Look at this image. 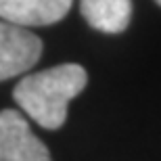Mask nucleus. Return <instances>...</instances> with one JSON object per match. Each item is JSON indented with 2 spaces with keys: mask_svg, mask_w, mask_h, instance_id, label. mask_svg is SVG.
<instances>
[{
  "mask_svg": "<svg viewBox=\"0 0 161 161\" xmlns=\"http://www.w3.org/2000/svg\"><path fill=\"white\" fill-rule=\"evenodd\" d=\"M88 73L78 63H63L30 73L15 86V103L38 125L59 130L67 119V107L86 88Z\"/></svg>",
  "mask_w": 161,
  "mask_h": 161,
  "instance_id": "nucleus-1",
  "label": "nucleus"
},
{
  "mask_svg": "<svg viewBox=\"0 0 161 161\" xmlns=\"http://www.w3.org/2000/svg\"><path fill=\"white\" fill-rule=\"evenodd\" d=\"M42 57V40L27 27L0 21V82L21 75Z\"/></svg>",
  "mask_w": 161,
  "mask_h": 161,
  "instance_id": "nucleus-2",
  "label": "nucleus"
},
{
  "mask_svg": "<svg viewBox=\"0 0 161 161\" xmlns=\"http://www.w3.org/2000/svg\"><path fill=\"white\" fill-rule=\"evenodd\" d=\"M0 161H53L48 147L15 109L0 111Z\"/></svg>",
  "mask_w": 161,
  "mask_h": 161,
  "instance_id": "nucleus-3",
  "label": "nucleus"
},
{
  "mask_svg": "<svg viewBox=\"0 0 161 161\" xmlns=\"http://www.w3.org/2000/svg\"><path fill=\"white\" fill-rule=\"evenodd\" d=\"M71 4L73 0H0V17L21 27L53 25L69 13Z\"/></svg>",
  "mask_w": 161,
  "mask_h": 161,
  "instance_id": "nucleus-4",
  "label": "nucleus"
},
{
  "mask_svg": "<svg viewBox=\"0 0 161 161\" xmlns=\"http://www.w3.org/2000/svg\"><path fill=\"white\" fill-rule=\"evenodd\" d=\"M86 23L103 34H121L130 25L132 0H80Z\"/></svg>",
  "mask_w": 161,
  "mask_h": 161,
  "instance_id": "nucleus-5",
  "label": "nucleus"
},
{
  "mask_svg": "<svg viewBox=\"0 0 161 161\" xmlns=\"http://www.w3.org/2000/svg\"><path fill=\"white\" fill-rule=\"evenodd\" d=\"M155 2H157V4H159V6H161V0H155Z\"/></svg>",
  "mask_w": 161,
  "mask_h": 161,
  "instance_id": "nucleus-6",
  "label": "nucleus"
}]
</instances>
